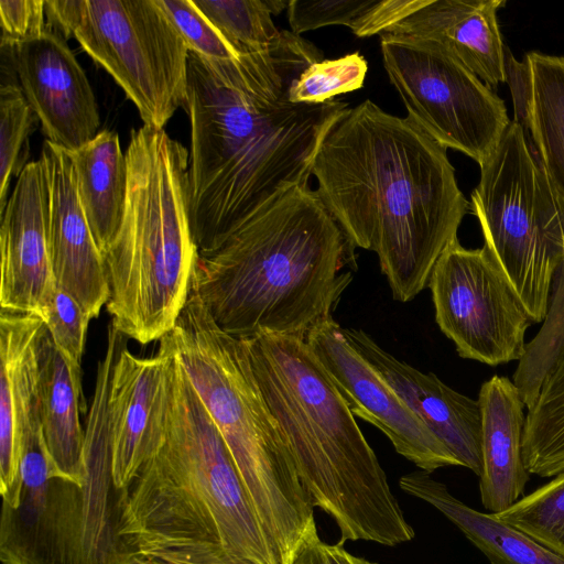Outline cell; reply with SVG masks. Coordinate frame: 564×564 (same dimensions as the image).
I'll use <instances>...</instances> for the list:
<instances>
[{"label":"cell","mask_w":564,"mask_h":564,"mask_svg":"<svg viewBox=\"0 0 564 564\" xmlns=\"http://www.w3.org/2000/svg\"><path fill=\"white\" fill-rule=\"evenodd\" d=\"M323 53L291 31L234 59L188 54V216L198 254L284 191L308 183L319 144L349 108L340 99L292 102L290 91Z\"/></svg>","instance_id":"cell-1"},{"label":"cell","mask_w":564,"mask_h":564,"mask_svg":"<svg viewBox=\"0 0 564 564\" xmlns=\"http://www.w3.org/2000/svg\"><path fill=\"white\" fill-rule=\"evenodd\" d=\"M312 175L349 242L377 253L393 299L403 303L429 285L470 210L447 149L369 99L332 124Z\"/></svg>","instance_id":"cell-2"},{"label":"cell","mask_w":564,"mask_h":564,"mask_svg":"<svg viewBox=\"0 0 564 564\" xmlns=\"http://www.w3.org/2000/svg\"><path fill=\"white\" fill-rule=\"evenodd\" d=\"M145 459L119 497L129 564H278L230 452L170 334Z\"/></svg>","instance_id":"cell-3"},{"label":"cell","mask_w":564,"mask_h":564,"mask_svg":"<svg viewBox=\"0 0 564 564\" xmlns=\"http://www.w3.org/2000/svg\"><path fill=\"white\" fill-rule=\"evenodd\" d=\"M354 246L308 183L293 186L198 254L192 288L236 338L259 333L305 338L333 318L351 281L340 272Z\"/></svg>","instance_id":"cell-4"},{"label":"cell","mask_w":564,"mask_h":564,"mask_svg":"<svg viewBox=\"0 0 564 564\" xmlns=\"http://www.w3.org/2000/svg\"><path fill=\"white\" fill-rule=\"evenodd\" d=\"M313 507L333 518L340 541L395 546L414 538L355 415L305 338H240Z\"/></svg>","instance_id":"cell-5"},{"label":"cell","mask_w":564,"mask_h":564,"mask_svg":"<svg viewBox=\"0 0 564 564\" xmlns=\"http://www.w3.org/2000/svg\"><path fill=\"white\" fill-rule=\"evenodd\" d=\"M120 229L104 253L110 324L147 345L175 326L198 258L188 216L189 152L164 129L131 131Z\"/></svg>","instance_id":"cell-6"},{"label":"cell","mask_w":564,"mask_h":564,"mask_svg":"<svg viewBox=\"0 0 564 564\" xmlns=\"http://www.w3.org/2000/svg\"><path fill=\"white\" fill-rule=\"evenodd\" d=\"M176 357L223 436L278 564H290L315 521L279 425L240 338L193 290L169 333Z\"/></svg>","instance_id":"cell-7"},{"label":"cell","mask_w":564,"mask_h":564,"mask_svg":"<svg viewBox=\"0 0 564 564\" xmlns=\"http://www.w3.org/2000/svg\"><path fill=\"white\" fill-rule=\"evenodd\" d=\"M479 167L469 209L479 221L484 247L531 321L541 323L554 275L564 261V203L513 120Z\"/></svg>","instance_id":"cell-8"},{"label":"cell","mask_w":564,"mask_h":564,"mask_svg":"<svg viewBox=\"0 0 564 564\" xmlns=\"http://www.w3.org/2000/svg\"><path fill=\"white\" fill-rule=\"evenodd\" d=\"M47 26L74 37L163 129L185 105L189 51L156 0H46Z\"/></svg>","instance_id":"cell-9"},{"label":"cell","mask_w":564,"mask_h":564,"mask_svg":"<svg viewBox=\"0 0 564 564\" xmlns=\"http://www.w3.org/2000/svg\"><path fill=\"white\" fill-rule=\"evenodd\" d=\"M20 473L19 506L2 507L3 564H129L118 535L121 491L56 475L41 425L25 436Z\"/></svg>","instance_id":"cell-10"},{"label":"cell","mask_w":564,"mask_h":564,"mask_svg":"<svg viewBox=\"0 0 564 564\" xmlns=\"http://www.w3.org/2000/svg\"><path fill=\"white\" fill-rule=\"evenodd\" d=\"M380 47L406 117L445 149L481 165L511 123L505 101L436 42L382 33Z\"/></svg>","instance_id":"cell-11"},{"label":"cell","mask_w":564,"mask_h":564,"mask_svg":"<svg viewBox=\"0 0 564 564\" xmlns=\"http://www.w3.org/2000/svg\"><path fill=\"white\" fill-rule=\"evenodd\" d=\"M435 321L465 359L488 366L520 360L533 323L485 247L467 249L454 239L429 281Z\"/></svg>","instance_id":"cell-12"},{"label":"cell","mask_w":564,"mask_h":564,"mask_svg":"<svg viewBox=\"0 0 564 564\" xmlns=\"http://www.w3.org/2000/svg\"><path fill=\"white\" fill-rule=\"evenodd\" d=\"M305 340L351 413L379 429L400 455L427 473L459 466L446 446L355 348L334 318L310 329Z\"/></svg>","instance_id":"cell-13"},{"label":"cell","mask_w":564,"mask_h":564,"mask_svg":"<svg viewBox=\"0 0 564 564\" xmlns=\"http://www.w3.org/2000/svg\"><path fill=\"white\" fill-rule=\"evenodd\" d=\"M10 45L19 85L47 140L67 151L91 141L99 133L98 106L66 40L47 29Z\"/></svg>","instance_id":"cell-14"},{"label":"cell","mask_w":564,"mask_h":564,"mask_svg":"<svg viewBox=\"0 0 564 564\" xmlns=\"http://www.w3.org/2000/svg\"><path fill=\"white\" fill-rule=\"evenodd\" d=\"M47 212V180L39 159L22 169L0 215V305L2 310L35 314L42 319L57 289Z\"/></svg>","instance_id":"cell-15"},{"label":"cell","mask_w":564,"mask_h":564,"mask_svg":"<svg viewBox=\"0 0 564 564\" xmlns=\"http://www.w3.org/2000/svg\"><path fill=\"white\" fill-rule=\"evenodd\" d=\"M40 159L47 180V235L56 285L96 318L109 301L110 283L78 197L72 158L46 139Z\"/></svg>","instance_id":"cell-16"},{"label":"cell","mask_w":564,"mask_h":564,"mask_svg":"<svg viewBox=\"0 0 564 564\" xmlns=\"http://www.w3.org/2000/svg\"><path fill=\"white\" fill-rule=\"evenodd\" d=\"M44 325L35 314L0 311V494L2 507L10 509L20 502L25 435L41 424L39 339Z\"/></svg>","instance_id":"cell-17"},{"label":"cell","mask_w":564,"mask_h":564,"mask_svg":"<svg viewBox=\"0 0 564 564\" xmlns=\"http://www.w3.org/2000/svg\"><path fill=\"white\" fill-rule=\"evenodd\" d=\"M355 348L446 446L459 466L481 474V413L474 400L380 347L366 332L344 328Z\"/></svg>","instance_id":"cell-18"},{"label":"cell","mask_w":564,"mask_h":564,"mask_svg":"<svg viewBox=\"0 0 564 564\" xmlns=\"http://www.w3.org/2000/svg\"><path fill=\"white\" fill-rule=\"evenodd\" d=\"M505 4V0H414L409 13L383 33L438 43L492 89L507 80L506 46L497 20Z\"/></svg>","instance_id":"cell-19"},{"label":"cell","mask_w":564,"mask_h":564,"mask_svg":"<svg viewBox=\"0 0 564 564\" xmlns=\"http://www.w3.org/2000/svg\"><path fill=\"white\" fill-rule=\"evenodd\" d=\"M506 74L513 121L564 203V57L530 52L519 62L506 47Z\"/></svg>","instance_id":"cell-20"},{"label":"cell","mask_w":564,"mask_h":564,"mask_svg":"<svg viewBox=\"0 0 564 564\" xmlns=\"http://www.w3.org/2000/svg\"><path fill=\"white\" fill-rule=\"evenodd\" d=\"M481 474L479 490L489 513H500L522 498L530 479L522 453L525 414L519 389L508 377L492 376L479 390Z\"/></svg>","instance_id":"cell-21"},{"label":"cell","mask_w":564,"mask_h":564,"mask_svg":"<svg viewBox=\"0 0 564 564\" xmlns=\"http://www.w3.org/2000/svg\"><path fill=\"white\" fill-rule=\"evenodd\" d=\"M166 352L160 344L152 357H138L127 345L116 360L108 398L111 473L116 490H126L145 459L151 414Z\"/></svg>","instance_id":"cell-22"},{"label":"cell","mask_w":564,"mask_h":564,"mask_svg":"<svg viewBox=\"0 0 564 564\" xmlns=\"http://www.w3.org/2000/svg\"><path fill=\"white\" fill-rule=\"evenodd\" d=\"M40 417L52 469L62 478L85 485V430L79 411H86L83 373L72 369L44 325L39 339Z\"/></svg>","instance_id":"cell-23"},{"label":"cell","mask_w":564,"mask_h":564,"mask_svg":"<svg viewBox=\"0 0 564 564\" xmlns=\"http://www.w3.org/2000/svg\"><path fill=\"white\" fill-rule=\"evenodd\" d=\"M419 469L402 476L400 488L437 509L488 558L490 564H564V558L529 534L489 512L470 508L447 487Z\"/></svg>","instance_id":"cell-24"},{"label":"cell","mask_w":564,"mask_h":564,"mask_svg":"<svg viewBox=\"0 0 564 564\" xmlns=\"http://www.w3.org/2000/svg\"><path fill=\"white\" fill-rule=\"evenodd\" d=\"M78 197L102 256L116 238L124 216L128 161L116 132L100 131L91 141L68 151Z\"/></svg>","instance_id":"cell-25"},{"label":"cell","mask_w":564,"mask_h":564,"mask_svg":"<svg viewBox=\"0 0 564 564\" xmlns=\"http://www.w3.org/2000/svg\"><path fill=\"white\" fill-rule=\"evenodd\" d=\"M564 345V261L554 275L549 307L536 336L527 344L524 356L519 360L513 383L527 409H531L539 395L542 382Z\"/></svg>","instance_id":"cell-26"},{"label":"cell","mask_w":564,"mask_h":564,"mask_svg":"<svg viewBox=\"0 0 564 564\" xmlns=\"http://www.w3.org/2000/svg\"><path fill=\"white\" fill-rule=\"evenodd\" d=\"M240 55L269 48L280 37L265 0H193Z\"/></svg>","instance_id":"cell-27"},{"label":"cell","mask_w":564,"mask_h":564,"mask_svg":"<svg viewBox=\"0 0 564 564\" xmlns=\"http://www.w3.org/2000/svg\"><path fill=\"white\" fill-rule=\"evenodd\" d=\"M495 516L564 558V473Z\"/></svg>","instance_id":"cell-28"},{"label":"cell","mask_w":564,"mask_h":564,"mask_svg":"<svg viewBox=\"0 0 564 564\" xmlns=\"http://www.w3.org/2000/svg\"><path fill=\"white\" fill-rule=\"evenodd\" d=\"M37 117L28 102L17 77L1 78L0 84V215L8 203L13 175L25 166L21 152Z\"/></svg>","instance_id":"cell-29"},{"label":"cell","mask_w":564,"mask_h":564,"mask_svg":"<svg viewBox=\"0 0 564 564\" xmlns=\"http://www.w3.org/2000/svg\"><path fill=\"white\" fill-rule=\"evenodd\" d=\"M381 0H291L288 20L291 32L300 35L306 31L328 25H345L359 37L373 35V18Z\"/></svg>","instance_id":"cell-30"},{"label":"cell","mask_w":564,"mask_h":564,"mask_svg":"<svg viewBox=\"0 0 564 564\" xmlns=\"http://www.w3.org/2000/svg\"><path fill=\"white\" fill-rule=\"evenodd\" d=\"M368 63L359 53L311 64L290 91L292 102H325L364 86Z\"/></svg>","instance_id":"cell-31"},{"label":"cell","mask_w":564,"mask_h":564,"mask_svg":"<svg viewBox=\"0 0 564 564\" xmlns=\"http://www.w3.org/2000/svg\"><path fill=\"white\" fill-rule=\"evenodd\" d=\"M189 52L208 59H234L241 55L225 40L193 0H156Z\"/></svg>","instance_id":"cell-32"},{"label":"cell","mask_w":564,"mask_h":564,"mask_svg":"<svg viewBox=\"0 0 564 564\" xmlns=\"http://www.w3.org/2000/svg\"><path fill=\"white\" fill-rule=\"evenodd\" d=\"M89 315L66 291L57 288L43 318L52 340L73 370L82 372Z\"/></svg>","instance_id":"cell-33"},{"label":"cell","mask_w":564,"mask_h":564,"mask_svg":"<svg viewBox=\"0 0 564 564\" xmlns=\"http://www.w3.org/2000/svg\"><path fill=\"white\" fill-rule=\"evenodd\" d=\"M1 43L15 44L41 36L47 29L45 1L0 0Z\"/></svg>","instance_id":"cell-34"},{"label":"cell","mask_w":564,"mask_h":564,"mask_svg":"<svg viewBox=\"0 0 564 564\" xmlns=\"http://www.w3.org/2000/svg\"><path fill=\"white\" fill-rule=\"evenodd\" d=\"M290 564H377L364 557L349 553L344 543L328 544L324 542L316 529L315 521L311 523L303 541L296 550Z\"/></svg>","instance_id":"cell-35"},{"label":"cell","mask_w":564,"mask_h":564,"mask_svg":"<svg viewBox=\"0 0 564 564\" xmlns=\"http://www.w3.org/2000/svg\"><path fill=\"white\" fill-rule=\"evenodd\" d=\"M271 14H279L284 9H288L290 1L284 0H265Z\"/></svg>","instance_id":"cell-36"}]
</instances>
